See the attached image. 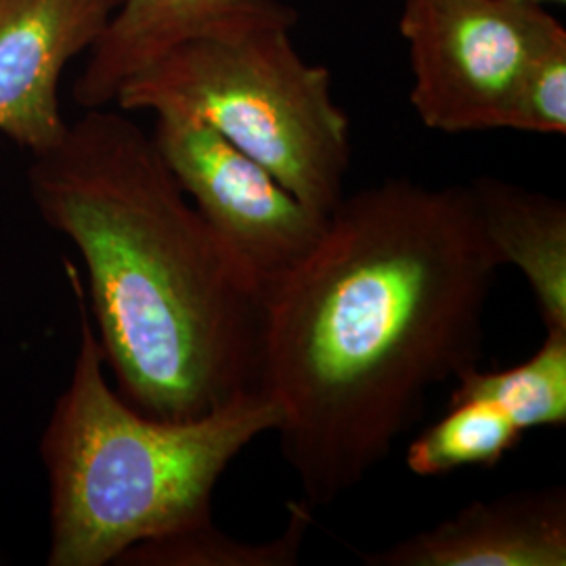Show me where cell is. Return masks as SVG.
Returning <instances> with one entry per match:
<instances>
[{
	"label": "cell",
	"instance_id": "6da1fadb",
	"mask_svg": "<svg viewBox=\"0 0 566 566\" xmlns=\"http://www.w3.org/2000/svg\"><path fill=\"white\" fill-rule=\"evenodd\" d=\"M500 269L470 185L401 177L344 193L264 296L261 392L308 506L361 485L428 392L479 367Z\"/></svg>",
	"mask_w": 566,
	"mask_h": 566
},
{
	"label": "cell",
	"instance_id": "7a4b0ae2",
	"mask_svg": "<svg viewBox=\"0 0 566 566\" xmlns=\"http://www.w3.org/2000/svg\"><path fill=\"white\" fill-rule=\"evenodd\" d=\"M28 191L81 252L93 327L126 403L187 422L261 392L263 290L137 122L84 109L32 156Z\"/></svg>",
	"mask_w": 566,
	"mask_h": 566
},
{
	"label": "cell",
	"instance_id": "3957f363",
	"mask_svg": "<svg viewBox=\"0 0 566 566\" xmlns=\"http://www.w3.org/2000/svg\"><path fill=\"white\" fill-rule=\"evenodd\" d=\"M78 304V350L41 437L49 481V566L116 565L143 542L212 521L227 468L280 409L245 392L202 418L166 422L126 403L105 378L84 282L65 264Z\"/></svg>",
	"mask_w": 566,
	"mask_h": 566
},
{
	"label": "cell",
	"instance_id": "277c9868",
	"mask_svg": "<svg viewBox=\"0 0 566 566\" xmlns=\"http://www.w3.org/2000/svg\"><path fill=\"white\" fill-rule=\"evenodd\" d=\"M290 28L235 41L185 42L126 82L122 112H175L208 124L329 217L353 160L350 118L325 65L296 51Z\"/></svg>",
	"mask_w": 566,
	"mask_h": 566
},
{
	"label": "cell",
	"instance_id": "5b68a950",
	"mask_svg": "<svg viewBox=\"0 0 566 566\" xmlns=\"http://www.w3.org/2000/svg\"><path fill=\"white\" fill-rule=\"evenodd\" d=\"M411 107L426 128L464 135L506 126L528 61L565 25L531 0H403Z\"/></svg>",
	"mask_w": 566,
	"mask_h": 566
},
{
	"label": "cell",
	"instance_id": "8992f818",
	"mask_svg": "<svg viewBox=\"0 0 566 566\" xmlns=\"http://www.w3.org/2000/svg\"><path fill=\"white\" fill-rule=\"evenodd\" d=\"M151 137L185 196L264 296L322 240L327 217L208 124L163 112Z\"/></svg>",
	"mask_w": 566,
	"mask_h": 566
},
{
	"label": "cell",
	"instance_id": "52a82bcc",
	"mask_svg": "<svg viewBox=\"0 0 566 566\" xmlns=\"http://www.w3.org/2000/svg\"><path fill=\"white\" fill-rule=\"evenodd\" d=\"M124 0H0V137L32 156L67 128L60 82L88 53Z\"/></svg>",
	"mask_w": 566,
	"mask_h": 566
},
{
	"label": "cell",
	"instance_id": "ba28073f",
	"mask_svg": "<svg viewBox=\"0 0 566 566\" xmlns=\"http://www.w3.org/2000/svg\"><path fill=\"white\" fill-rule=\"evenodd\" d=\"M298 13L283 0H124L88 51L74 99L109 107L122 86L185 42L235 41L269 28H294Z\"/></svg>",
	"mask_w": 566,
	"mask_h": 566
},
{
	"label": "cell",
	"instance_id": "9c48e42d",
	"mask_svg": "<svg viewBox=\"0 0 566 566\" xmlns=\"http://www.w3.org/2000/svg\"><path fill=\"white\" fill-rule=\"evenodd\" d=\"M367 566H565L566 489H518L376 552Z\"/></svg>",
	"mask_w": 566,
	"mask_h": 566
},
{
	"label": "cell",
	"instance_id": "30bf717a",
	"mask_svg": "<svg viewBox=\"0 0 566 566\" xmlns=\"http://www.w3.org/2000/svg\"><path fill=\"white\" fill-rule=\"evenodd\" d=\"M468 185L500 264L525 275L546 332H566L565 202L495 177Z\"/></svg>",
	"mask_w": 566,
	"mask_h": 566
},
{
	"label": "cell",
	"instance_id": "8fae6325",
	"mask_svg": "<svg viewBox=\"0 0 566 566\" xmlns=\"http://www.w3.org/2000/svg\"><path fill=\"white\" fill-rule=\"evenodd\" d=\"M483 401L497 407L523 432L566 424V332H546V340L523 364L455 378L449 403Z\"/></svg>",
	"mask_w": 566,
	"mask_h": 566
},
{
	"label": "cell",
	"instance_id": "7c38bea8",
	"mask_svg": "<svg viewBox=\"0 0 566 566\" xmlns=\"http://www.w3.org/2000/svg\"><path fill=\"white\" fill-rule=\"evenodd\" d=\"M313 525L315 510L304 500H292L287 504V523L282 533L271 539H238L210 521L196 528L130 547L116 565L294 566L301 560Z\"/></svg>",
	"mask_w": 566,
	"mask_h": 566
},
{
	"label": "cell",
	"instance_id": "4fadbf2b",
	"mask_svg": "<svg viewBox=\"0 0 566 566\" xmlns=\"http://www.w3.org/2000/svg\"><path fill=\"white\" fill-rule=\"evenodd\" d=\"M523 430L483 401L449 403L446 416L407 447L405 465L416 476H447L462 468H495L523 441Z\"/></svg>",
	"mask_w": 566,
	"mask_h": 566
},
{
	"label": "cell",
	"instance_id": "5bb4252c",
	"mask_svg": "<svg viewBox=\"0 0 566 566\" xmlns=\"http://www.w3.org/2000/svg\"><path fill=\"white\" fill-rule=\"evenodd\" d=\"M504 128L566 135V32L528 61L514 88Z\"/></svg>",
	"mask_w": 566,
	"mask_h": 566
},
{
	"label": "cell",
	"instance_id": "9a60e30c",
	"mask_svg": "<svg viewBox=\"0 0 566 566\" xmlns=\"http://www.w3.org/2000/svg\"><path fill=\"white\" fill-rule=\"evenodd\" d=\"M531 2H539V4H565L566 0H531Z\"/></svg>",
	"mask_w": 566,
	"mask_h": 566
}]
</instances>
